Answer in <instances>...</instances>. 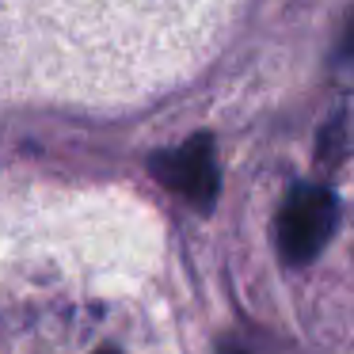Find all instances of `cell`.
Listing matches in <instances>:
<instances>
[{
  "mask_svg": "<svg viewBox=\"0 0 354 354\" xmlns=\"http://www.w3.org/2000/svg\"><path fill=\"white\" fill-rule=\"evenodd\" d=\"M221 354H244V351H236V346H225V351Z\"/></svg>",
  "mask_w": 354,
  "mask_h": 354,
  "instance_id": "5",
  "label": "cell"
},
{
  "mask_svg": "<svg viewBox=\"0 0 354 354\" xmlns=\"http://www.w3.org/2000/svg\"><path fill=\"white\" fill-rule=\"evenodd\" d=\"M343 57H351V62H354V19L346 24V31H343Z\"/></svg>",
  "mask_w": 354,
  "mask_h": 354,
  "instance_id": "4",
  "label": "cell"
},
{
  "mask_svg": "<svg viewBox=\"0 0 354 354\" xmlns=\"http://www.w3.org/2000/svg\"><path fill=\"white\" fill-rule=\"evenodd\" d=\"M339 225V198L320 183H297L278 214V252L290 267H305L324 252Z\"/></svg>",
  "mask_w": 354,
  "mask_h": 354,
  "instance_id": "1",
  "label": "cell"
},
{
  "mask_svg": "<svg viewBox=\"0 0 354 354\" xmlns=\"http://www.w3.org/2000/svg\"><path fill=\"white\" fill-rule=\"evenodd\" d=\"M316 153H320V160H324V164H335L339 156L346 153V122H343V118H331V122L324 126V133H320V149H316Z\"/></svg>",
  "mask_w": 354,
  "mask_h": 354,
  "instance_id": "3",
  "label": "cell"
},
{
  "mask_svg": "<svg viewBox=\"0 0 354 354\" xmlns=\"http://www.w3.org/2000/svg\"><path fill=\"white\" fill-rule=\"evenodd\" d=\"M95 354H118V351H115V346H107V351H95Z\"/></svg>",
  "mask_w": 354,
  "mask_h": 354,
  "instance_id": "6",
  "label": "cell"
},
{
  "mask_svg": "<svg viewBox=\"0 0 354 354\" xmlns=\"http://www.w3.org/2000/svg\"><path fill=\"white\" fill-rule=\"evenodd\" d=\"M149 171H153L156 183L183 194L202 214L214 209L217 191H221V171H217V160H214V141H209V133H194L179 149L153 153L149 156Z\"/></svg>",
  "mask_w": 354,
  "mask_h": 354,
  "instance_id": "2",
  "label": "cell"
}]
</instances>
